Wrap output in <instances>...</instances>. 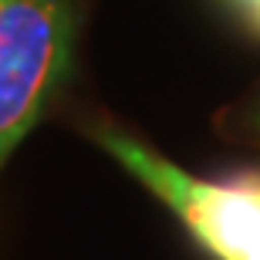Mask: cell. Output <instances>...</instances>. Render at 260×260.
Returning <instances> with one entry per match:
<instances>
[{"mask_svg":"<svg viewBox=\"0 0 260 260\" xmlns=\"http://www.w3.org/2000/svg\"><path fill=\"white\" fill-rule=\"evenodd\" d=\"M71 34L68 0H0V166L61 88Z\"/></svg>","mask_w":260,"mask_h":260,"instance_id":"6da1fadb","label":"cell"},{"mask_svg":"<svg viewBox=\"0 0 260 260\" xmlns=\"http://www.w3.org/2000/svg\"><path fill=\"white\" fill-rule=\"evenodd\" d=\"M105 152L142 179L216 260H260V183L196 179L125 132H108Z\"/></svg>","mask_w":260,"mask_h":260,"instance_id":"7a4b0ae2","label":"cell"},{"mask_svg":"<svg viewBox=\"0 0 260 260\" xmlns=\"http://www.w3.org/2000/svg\"><path fill=\"white\" fill-rule=\"evenodd\" d=\"M240 4H243V7H247V10H250V14H253V10H257V4H260V0H240Z\"/></svg>","mask_w":260,"mask_h":260,"instance_id":"3957f363","label":"cell"},{"mask_svg":"<svg viewBox=\"0 0 260 260\" xmlns=\"http://www.w3.org/2000/svg\"><path fill=\"white\" fill-rule=\"evenodd\" d=\"M253 17H257V20H260V4H257V10H253Z\"/></svg>","mask_w":260,"mask_h":260,"instance_id":"277c9868","label":"cell"}]
</instances>
